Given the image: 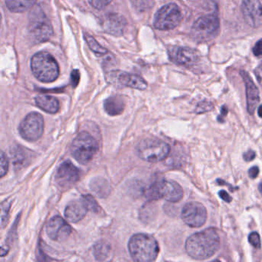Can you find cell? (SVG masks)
Here are the masks:
<instances>
[{"label": "cell", "mask_w": 262, "mask_h": 262, "mask_svg": "<svg viewBox=\"0 0 262 262\" xmlns=\"http://www.w3.org/2000/svg\"><path fill=\"white\" fill-rule=\"evenodd\" d=\"M80 171L71 162H63L58 168L56 181L62 188H70L79 181Z\"/></svg>", "instance_id": "cell-14"}, {"label": "cell", "mask_w": 262, "mask_h": 262, "mask_svg": "<svg viewBox=\"0 0 262 262\" xmlns=\"http://www.w3.org/2000/svg\"><path fill=\"white\" fill-rule=\"evenodd\" d=\"M182 19L179 7L174 4H167L156 13L154 27L159 30H173L180 24Z\"/></svg>", "instance_id": "cell-9"}, {"label": "cell", "mask_w": 262, "mask_h": 262, "mask_svg": "<svg viewBox=\"0 0 262 262\" xmlns=\"http://www.w3.org/2000/svg\"><path fill=\"white\" fill-rule=\"evenodd\" d=\"M135 9L139 12H145L151 8L154 0H132Z\"/></svg>", "instance_id": "cell-25"}, {"label": "cell", "mask_w": 262, "mask_h": 262, "mask_svg": "<svg viewBox=\"0 0 262 262\" xmlns=\"http://www.w3.org/2000/svg\"><path fill=\"white\" fill-rule=\"evenodd\" d=\"M258 190H259V191H260V194H261V195H262V182H261V183L259 184Z\"/></svg>", "instance_id": "cell-39"}, {"label": "cell", "mask_w": 262, "mask_h": 262, "mask_svg": "<svg viewBox=\"0 0 262 262\" xmlns=\"http://www.w3.org/2000/svg\"><path fill=\"white\" fill-rule=\"evenodd\" d=\"M118 80L124 86L130 87L136 90H145L148 86L145 79L138 75L122 73L118 76Z\"/></svg>", "instance_id": "cell-19"}, {"label": "cell", "mask_w": 262, "mask_h": 262, "mask_svg": "<svg viewBox=\"0 0 262 262\" xmlns=\"http://www.w3.org/2000/svg\"><path fill=\"white\" fill-rule=\"evenodd\" d=\"M220 246L217 230L209 228L195 233L187 239L185 250L195 260H205L214 255Z\"/></svg>", "instance_id": "cell-1"}, {"label": "cell", "mask_w": 262, "mask_h": 262, "mask_svg": "<svg viewBox=\"0 0 262 262\" xmlns=\"http://www.w3.org/2000/svg\"><path fill=\"white\" fill-rule=\"evenodd\" d=\"M259 174V168L258 167L254 166L252 168H250L249 171H248V176L251 179H255V178L257 177Z\"/></svg>", "instance_id": "cell-36"}, {"label": "cell", "mask_w": 262, "mask_h": 262, "mask_svg": "<svg viewBox=\"0 0 262 262\" xmlns=\"http://www.w3.org/2000/svg\"><path fill=\"white\" fill-rule=\"evenodd\" d=\"M248 242H250L253 247L255 248H260L261 243H260V235L257 232L254 231L251 232L248 236Z\"/></svg>", "instance_id": "cell-31"}, {"label": "cell", "mask_w": 262, "mask_h": 262, "mask_svg": "<svg viewBox=\"0 0 262 262\" xmlns=\"http://www.w3.org/2000/svg\"><path fill=\"white\" fill-rule=\"evenodd\" d=\"M260 67H261V68H262V64H261V65L260 66Z\"/></svg>", "instance_id": "cell-40"}, {"label": "cell", "mask_w": 262, "mask_h": 262, "mask_svg": "<svg viewBox=\"0 0 262 262\" xmlns=\"http://www.w3.org/2000/svg\"><path fill=\"white\" fill-rule=\"evenodd\" d=\"M113 0H89L90 5L97 10H102V9L110 5Z\"/></svg>", "instance_id": "cell-30"}, {"label": "cell", "mask_w": 262, "mask_h": 262, "mask_svg": "<svg viewBox=\"0 0 262 262\" xmlns=\"http://www.w3.org/2000/svg\"><path fill=\"white\" fill-rule=\"evenodd\" d=\"M111 251V247L105 242H99L94 247V256L96 260H104L107 259Z\"/></svg>", "instance_id": "cell-23"}, {"label": "cell", "mask_w": 262, "mask_h": 262, "mask_svg": "<svg viewBox=\"0 0 262 262\" xmlns=\"http://www.w3.org/2000/svg\"><path fill=\"white\" fill-rule=\"evenodd\" d=\"M148 196L151 199H164L170 202H178L183 198V189L174 182L161 181L150 187Z\"/></svg>", "instance_id": "cell-7"}, {"label": "cell", "mask_w": 262, "mask_h": 262, "mask_svg": "<svg viewBox=\"0 0 262 262\" xmlns=\"http://www.w3.org/2000/svg\"><path fill=\"white\" fill-rule=\"evenodd\" d=\"M219 30V19L213 14L199 18L193 24L191 34L196 40L208 41L217 36Z\"/></svg>", "instance_id": "cell-8"}, {"label": "cell", "mask_w": 262, "mask_h": 262, "mask_svg": "<svg viewBox=\"0 0 262 262\" xmlns=\"http://www.w3.org/2000/svg\"><path fill=\"white\" fill-rule=\"evenodd\" d=\"M242 10L248 25L253 28L262 26V5L259 0H244Z\"/></svg>", "instance_id": "cell-13"}, {"label": "cell", "mask_w": 262, "mask_h": 262, "mask_svg": "<svg viewBox=\"0 0 262 262\" xmlns=\"http://www.w3.org/2000/svg\"><path fill=\"white\" fill-rule=\"evenodd\" d=\"M136 152L142 160L156 163L164 160L170 152V146L158 139H145L136 147Z\"/></svg>", "instance_id": "cell-5"}, {"label": "cell", "mask_w": 262, "mask_h": 262, "mask_svg": "<svg viewBox=\"0 0 262 262\" xmlns=\"http://www.w3.org/2000/svg\"><path fill=\"white\" fill-rule=\"evenodd\" d=\"M98 151V143L95 138L86 132L79 133L72 143L71 152L77 162L86 165Z\"/></svg>", "instance_id": "cell-6"}, {"label": "cell", "mask_w": 262, "mask_h": 262, "mask_svg": "<svg viewBox=\"0 0 262 262\" xmlns=\"http://www.w3.org/2000/svg\"><path fill=\"white\" fill-rule=\"evenodd\" d=\"M0 176L1 177H4L5 174H7L9 169V160L7 158V155L2 151L1 152V159H0Z\"/></svg>", "instance_id": "cell-27"}, {"label": "cell", "mask_w": 262, "mask_h": 262, "mask_svg": "<svg viewBox=\"0 0 262 262\" xmlns=\"http://www.w3.org/2000/svg\"><path fill=\"white\" fill-rule=\"evenodd\" d=\"M257 114H258L259 117L262 118V105L259 106L258 110H257Z\"/></svg>", "instance_id": "cell-38"}, {"label": "cell", "mask_w": 262, "mask_h": 262, "mask_svg": "<svg viewBox=\"0 0 262 262\" xmlns=\"http://www.w3.org/2000/svg\"><path fill=\"white\" fill-rule=\"evenodd\" d=\"M29 31L35 40L39 42H46L53 34V27L39 6L32 9L29 16Z\"/></svg>", "instance_id": "cell-4"}, {"label": "cell", "mask_w": 262, "mask_h": 262, "mask_svg": "<svg viewBox=\"0 0 262 262\" xmlns=\"http://www.w3.org/2000/svg\"><path fill=\"white\" fill-rule=\"evenodd\" d=\"M21 137L29 142H36L42 137L44 132V119L42 115L33 112L27 115L19 126Z\"/></svg>", "instance_id": "cell-10"}, {"label": "cell", "mask_w": 262, "mask_h": 262, "mask_svg": "<svg viewBox=\"0 0 262 262\" xmlns=\"http://www.w3.org/2000/svg\"><path fill=\"white\" fill-rule=\"evenodd\" d=\"M31 70L36 79L42 82H52L59 74V65L50 53L40 52L31 60Z\"/></svg>", "instance_id": "cell-3"}, {"label": "cell", "mask_w": 262, "mask_h": 262, "mask_svg": "<svg viewBox=\"0 0 262 262\" xmlns=\"http://www.w3.org/2000/svg\"><path fill=\"white\" fill-rule=\"evenodd\" d=\"M219 197L222 199V200L225 201L226 202H231L232 199H231V196L228 194L227 191H224V190H221L219 192Z\"/></svg>", "instance_id": "cell-35"}, {"label": "cell", "mask_w": 262, "mask_h": 262, "mask_svg": "<svg viewBox=\"0 0 262 262\" xmlns=\"http://www.w3.org/2000/svg\"><path fill=\"white\" fill-rule=\"evenodd\" d=\"M240 74L245 82V89H246L247 108L248 113L253 115L260 101L258 89L256 86L248 73L245 71H241Z\"/></svg>", "instance_id": "cell-16"}, {"label": "cell", "mask_w": 262, "mask_h": 262, "mask_svg": "<svg viewBox=\"0 0 262 262\" xmlns=\"http://www.w3.org/2000/svg\"><path fill=\"white\" fill-rule=\"evenodd\" d=\"M80 80V73L79 70H73L71 74V82L73 86L76 87Z\"/></svg>", "instance_id": "cell-32"}, {"label": "cell", "mask_w": 262, "mask_h": 262, "mask_svg": "<svg viewBox=\"0 0 262 262\" xmlns=\"http://www.w3.org/2000/svg\"><path fill=\"white\" fill-rule=\"evenodd\" d=\"M256 154L253 150H249V151H246L244 153L243 158L246 162H251V161L254 160L255 158Z\"/></svg>", "instance_id": "cell-34"}, {"label": "cell", "mask_w": 262, "mask_h": 262, "mask_svg": "<svg viewBox=\"0 0 262 262\" xmlns=\"http://www.w3.org/2000/svg\"><path fill=\"white\" fill-rule=\"evenodd\" d=\"M10 206H11V202H4L2 204V215H1V224H2L3 228L5 226L6 224L8 221L9 211H10Z\"/></svg>", "instance_id": "cell-28"}, {"label": "cell", "mask_w": 262, "mask_h": 262, "mask_svg": "<svg viewBox=\"0 0 262 262\" xmlns=\"http://www.w3.org/2000/svg\"><path fill=\"white\" fill-rule=\"evenodd\" d=\"M36 103L39 108L50 114H56L59 110V101L53 96L41 95L36 98Z\"/></svg>", "instance_id": "cell-20"}, {"label": "cell", "mask_w": 262, "mask_h": 262, "mask_svg": "<svg viewBox=\"0 0 262 262\" xmlns=\"http://www.w3.org/2000/svg\"><path fill=\"white\" fill-rule=\"evenodd\" d=\"M89 211L86 205L82 199L70 202L65 210V216L69 222L76 223L86 215Z\"/></svg>", "instance_id": "cell-18"}, {"label": "cell", "mask_w": 262, "mask_h": 262, "mask_svg": "<svg viewBox=\"0 0 262 262\" xmlns=\"http://www.w3.org/2000/svg\"><path fill=\"white\" fill-rule=\"evenodd\" d=\"M104 108L107 114L110 116H119L122 114L125 110V102L121 96H111L104 102Z\"/></svg>", "instance_id": "cell-21"}, {"label": "cell", "mask_w": 262, "mask_h": 262, "mask_svg": "<svg viewBox=\"0 0 262 262\" xmlns=\"http://www.w3.org/2000/svg\"><path fill=\"white\" fill-rule=\"evenodd\" d=\"M128 251L136 261H153L159 255V246L153 236L148 234H136L128 242Z\"/></svg>", "instance_id": "cell-2"}, {"label": "cell", "mask_w": 262, "mask_h": 262, "mask_svg": "<svg viewBox=\"0 0 262 262\" xmlns=\"http://www.w3.org/2000/svg\"><path fill=\"white\" fill-rule=\"evenodd\" d=\"M214 108V105L211 102L204 101L200 102L196 107L195 113L198 114H202V113H208L211 111Z\"/></svg>", "instance_id": "cell-29"}, {"label": "cell", "mask_w": 262, "mask_h": 262, "mask_svg": "<svg viewBox=\"0 0 262 262\" xmlns=\"http://www.w3.org/2000/svg\"><path fill=\"white\" fill-rule=\"evenodd\" d=\"M126 19L118 13H110L105 16L104 29L107 33L119 36L123 34L126 28Z\"/></svg>", "instance_id": "cell-17"}, {"label": "cell", "mask_w": 262, "mask_h": 262, "mask_svg": "<svg viewBox=\"0 0 262 262\" xmlns=\"http://www.w3.org/2000/svg\"><path fill=\"white\" fill-rule=\"evenodd\" d=\"M227 114H228V108L224 105L221 108V115H222V116H226Z\"/></svg>", "instance_id": "cell-37"}, {"label": "cell", "mask_w": 262, "mask_h": 262, "mask_svg": "<svg viewBox=\"0 0 262 262\" xmlns=\"http://www.w3.org/2000/svg\"><path fill=\"white\" fill-rule=\"evenodd\" d=\"M182 219L188 226L200 228L206 222V208L199 202H188L182 208Z\"/></svg>", "instance_id": "cell-11"}, {"label": "cell", "mask_w": 262, "mask_h": 262, "mask_svg": "<svg viewBox=\"0 0 262 262\" xmlns=\"http://www.w3.org/2000/svg\"><path fill=\"white\" fill-rule=\"evenodd\" d=\"M47 233L52 240L61 242L68 238L72 228L65 219L60 216H55L47 224Z\"/></svg>", "instance_id": "cell-12"}, {"label": "cell", "mask_w": 262, "mask_h": 262, "mask_svg": "<svg viewBox=\"0 0 262 262\" xmlns=\"http://www.w3.org/2000/svg\"><path fill=\"white\" fill-rule=\"evenodd\" d=\"M169 57L178 65L190 67L199 61V53L188 47H173L169 50Z\"/></svg>", "instance_id": "cell-15"}, {"label": "cell", "mask_w": 262, "mask_h": 262, "mask_svg": "<svg viewBox=\"0 0 262 262\" xmlns=\"http://www.w3.org/2000/svg\"><path fill=\"white\" fill-rule=\"evenodd\" d=\"M37 0H6L9 10L13 13H23L33 7Z\"/></svg>", "instance_id": "cell-22"}, {"label": "cell", "mask_w": 262, "mask_h": 262, "mask_svg": "<svg viewBox=\"0 0 262 262\" xmlns=\"http://www.w3.org/2000/svg\"><path fill=\"white\" fill-rule=\"evenodd\" d=\"M253 53L255 56H262V39L257 41L253 48Z\"/></svg>", "instance_id": "cell-33"}, {"label": "cell", "mask_w": 262, "mask_h": 262, "mask_svg": "<svg viewBox=\"0 0 262 262\" xmlns=\"http://www.w3.org/2000/svg\"><path fill=\"white\" fill-rule=\"evenodd\" d=\"M82 200L85 202L87 208H88L89 211H93L96 212L99 209V205H98L97 202H96L93 196L90 195V194H86V195H83L82 197Z\"/></svg>", "instance_id": "cell-26"}, {"label": "cell", "mask_w": 262, "mask_h": 262, "mask_svg": "<svg viewBox=\"0 0 262 262\" xmlns=\"http://www.w3.org/2000/svg\"><path fill=\"white\" fill-rule=\"evenodd\" d=\"M85 39L88 43L89 47L91 49L92 51L94 52L96 55H99V56H102V55L106 54L107 50L106 49L102 47L97 41L95 39L94 37L90 36L89 34H85Z\"/></svg>", "instance_id": "cell-24"}]
</instances>
